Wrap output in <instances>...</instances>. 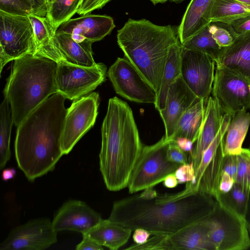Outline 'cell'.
Here are the masks:
<instances>
[{
	"label": "cell",
	"mask_w": 250,
	"mask_h": 250,
	"mask_svg": "<svg viewBox=\"0 0 250 250\" xmlns=\"http://www.w3.org/2000/svg\"><path fill=\"white\" fill-rule=\"evenodd\" d=\"M216 204L213 196L187 182L176 193L148 198L138 194L116 201L108 219L132 230L143 228L154 235H169L207 218Z\"/></svg>",
	"instance_id": "obj_1"
},
{
	"label": "cell",
	"mask_w": 250,
	"mask_h": 250,
	"mask_svg": "<svg viewBox=\"0 0 250 250\" xmlns=\"http://www.w3.org/2000/svg\"><path fill=\"white\" fill-rule=\"evenodd\" d=\"M65 99L59 93L52 95L17 126L15 158L30 182L53 171L63 155L61 142L67 109Z\"/></svg>",
	"instance_id": "obj_2"
},
{
	"label": "cell",
	"mask_w": 250,
	"mask_h": 250,
	"mask_svg": "<svg viewBox=\"0 0 250 250\" xmlns=\"http://www.w3.org/2000/svg\"><path fill=\"white\" fill-rule=\"evenodd\" d=\"M101 135L100 170L106 188L117 191L127 187L144 146L125 102L117 97L109 100Z\"/></svg>",
	"instance_id": "obj_3"
},
{
	"label": "cell",
	"mask_w": 250,
	"mask_h": 250,
	"mask_svg": "<svg viewBox=\"0 0 250 250\" xmlns=\"http://www.w3.org/2000/svg\"><path fill=\"white\" fill-rule=\"evenodd\" d=\"M118 44L126 58L157 95L170 48L179 41L177 27L146 19H129L118 31Z\"/></svg>",
	"instance_id": "obj_4"
},
{
	"label": "cell",
	"mask_w": 250,
	"mask_h": 250,
	"mask_svg": "<svg viewBox=\"0 0 250 250\" xmlns=\"http://www.w3.org/2000/svg\"><path fill=\"white\" fill-rule=\"evenodd\" d=\"M58 63L50 59L27 54L14 60L3 90L14 124L18 126L40 104L57 93Z\"/></svg>",
	"instance_id": "obj_5"
},
{
	"label": "cell",
	"mask_w": 250,
	"mask_h": 250,
	"mask_svg": "<svg viewBox=\"0 0 250 250\" xmlns=\"http://www.w3.org/2000/svg\"><path fill=\"white\" fill-rule=\"evenodd\" d=\"M171 142L163 136L152 145L143 146L128 183L129 193L153 188L181 165L167 159V149Z\"/></svg>",
	"instance_id": "obj_6"
},
{
	"label": "cell",
	"mask_w": 250,
	"mask_h": 250,
	"mask_svg": "<svg viewBox=\"0 0 250 250\" xmlns=\"http://www.w3.org/2000/svg\"><path fill=\"white\" fill-rule=\"evenodd\" d=\"M35 43L28 16L0 11V73L9 62L27 54H34Z\"/></svg>",
	"instance_id": "obj_7"
},
{
	"label": "cell",
	"mask_w": 250,
	"mask_h": 250,
	"mask_svg": "<svg viewBox=\"0 0 250 250\" xmlns=\"http://www.w3.org/2000/svg\"><path fill=\"white\" fill-rule=\"evenodd\" d=\"M206 219L209 238L215 250H244L250 247L249 232L243 218L216 201Z\"/></svg>",
	"instance_id": "obj_8"
},
{
	"label": "cell",
	"mask_w": 250,
	"mask_h": 250,
	"mask_svg": "<svg viewBox=\"0 0 250 250\" xmlns=\"http://www.w3.org/2000/svg\"><path fill=\"white\" fill-rule=\"evenodd\" d=\"M106 66L97 63L92 67L58 63L55 82L57 93L65 99L77 100L93 91L105 80Z\"/></svg>",
	"instance_id": "obj_9"
},
{
	"label": "cell",
	"mask_w": 250,
	"mask_h": 250,
	"mask_svg": "<svg viewBox=\"0 0 250 250\" xmlns=\"http://www.w3.org/2000/svg\"><path fill=\"white\" fill-rule=\"evenodd\" d=\"M211 92L222 113L250 108V82L227 68L216 66Z\"/></svg>",
	"instance_id": "obj_10"
},
{
	"label": "cell",
	"mask_w": 250,
	"mask_h": 250,
	"mask_svg": "<svg viewBox=\"0 0 250 250\" xmlns=\"http://www.w3.org/2000/svg\"><path fill=\"white\" fill-rule=\"evenodd\" d=\"M99 102V93L92 92L73 101L67 108L61 142L63 155L68 154L94 125L98 113Z\"/></svg>",
	"instance_id": "obj_11"
},
{
	"label": "cell",
	"mask_w": 250,
	"mask_h": 250,
	"mask_svg": "<svg viewBox=\"0 0 250 250\" xmlns=\"http://www.w3.org/2000/svg\"><path fill=\"white\" fill-rule=\"evenodd\" d=\"M107 74L116 93L122 97L137 103L156 104V91L126 58H118Z\"/></svg>",
	"instance_id": "obj_12"
},
{
	"label": "cell",
	"mask_w": 250,
	"mask_h": 250,
	"mask_svg": "<svg viewBox=\"0 0 250 250\" xmlns=\"http://www.w3.org/2000/svg\"><path fill=\"white\" fill-rule=\"evenodd\" d=\"M57 233L49 218L32 219L13 228L0 244V250H45L57 242Z\"/></svg>",
	"instance_id": "obj_13"
},
{
	"label": "cell",
	"mask_w": 250,
	"mask_h": 250,
	"mask_svg": "<svg viewBox=\"0 0 250 250\" xmlns=\"http://www.w3.org/2000/svg\"><path fill=\"white\" fill-rule=\"evenodd\" d=\"M215 61L208 55L181 46V76L199 99L207 101L214 79Z\"/></svg>",
	"instance_id": "obj_14"
},
{
	"label": "cell",
	"mask_w": 250,
	"mask_h": 250,
	"mask_svg": "<svg viewBox=\"0 0 250 250\" xmlns=\"http://www.w3.org/2000/svg\"><path fill=\"white\" fill-rule=\"evenodd\" d=\"M227 126L226 123H222L217 136L204 152L195 171V182L193 184L195 188L213 197L217 191L222 172L224 157L223 138Z\"/></svg>",
	"instance_id": "obj_15"
},
{
	"label": "cell",
	"mask_w": 250,
	"mask_h": 250,
	"mask_svg": "<svg viewBox=\"0 0 250 250\" xmlns=\"http://www.w3.org/2000/svg\"><path fill=\"white\" fill-rule=\"evenodd\" d=\"M103 219L99 213L84 202L69 200L64 203L56 212L52 225L57 232L70 230L83 234Z\"/></svg>",
	"instance_id": "obj_16"
},
{
	"label": "cell",
	"mask_w": 250,
	"mask_h": 250,
	"mask_svg": "<svg viewBox=\"0 0 250 250\" xmlns=\"http://www.w3.org/2000/svg\"><path fill=\"white\" fill-rule=\"evenodd\" d=\"M115 25L113 18L102 15H83L71 19L62 24L55 34H70L78 42H89L93 43L102 40L109 34Z\"/></svg>",
	"instance_id": "obj_17"
},
{
	"label": "cell",
	"mask_w": 250,
	"mask_h": 250,
	"mask_svg": "<svg viewBox=\"0 0 250 250\" xmlns=\"http://www.w3.org/2000/svg\"><path fill=\"white\" fill-rule=\"evenodd\" d=\"M199 99L180 76L168 89L165 107L159 111L165 128V138L168 141L185 112Z\"/></svg>",
	"instance_id": "obj_18"
},
{
	"label": "cell",
	"mask_w": 250,
	"mask_h": 250,
	"mask_svg": "<svg viewBox=\"0 0 250 250\" xmlns=\"http://www.w3.org/2000/svg\"><path fill=\"white\" fill-rule=\"evenodd\" d=\"M222 111L212 97L207 101L204 120L196 145L190 154V162L195 171L198 167L203 154L217 136L221 126Z\"/></svg>",
	"instance_id": "obj_19"
},
{
	"label": "cell",
	"mask_w": 250,
	"mask_h": 250,
	"mask_svg": "<svg viewBox=\"0 0 250 250\" xmlns=\"http://www.w3.org/2000/svg\"><path fill=\"white\" fill-rule=\"evenodd\" d=\"M215 64L250 82V32L238 35L232 44L225 47Z\"/></svg>",
	"instance_id": "obj_20"
},
{
	"label": "cell",
	"mask_w": 250,
	"mask_h": 250,
	"mask_svg": "<svg viewBox=\"0 0 250 250\" xmlns=\"http://www.w3.org/2000/svg\"><path fill=\"white\" fill-rule=\"evenodd\" d=\"M207 220L192 223L167 235L171 250H215L210 241Z\"/></svg>",
	"instance_id": "obj_21"
},
{
	"label": "cell",
	"mask_w": 250,
	"mask_h": 250,
	"mask_svg": "<svg viewBox=\"0 0 250 250\" xmlns=\"http://www.w3.org/2000/svg\"><path fill=\"white\" fill-rule=\"evenodd\" d=\"M214 0H191L177 27L181 44L211 23Z\"/></svg>",
	"instance_id": "obj_22"
},
{
	"label": "cell",
	"mask_w": 250,
	"mask_h": 250,
	"mask_svg": "<svg viewBox=\"0 0 250 250\" xmlns=\"http://www.w3.org/2000/svg\"><path fill=\"white\" fill-rule=\"evenodd\" d=\"M53 41L64 62L84 67H92L97 64L93 57V43L77 42L66 33L55 34Z\"/></svg>",
	"instance_id": "obj_23"
},
{
	"label": "cell",
	"mask_w": 250,
	"mask_h": 250,
	"mask_svg": "<svg viewBox=\"0 0 250 250\" xmlns=\"http://www.w3.org/2000/svg\"><path fill=\"white\" fill-rule=\"evenodd\" d=\"M132 231L107 219H103L83 234L87 235L102 246L117 250L127 243Z\"/></svg>",
	"instance_id": "obj_24"
},
{
	"label": "cell",
	"mask_w": 250,
	"mask_h": 250,
	"mask_svg": "<svg viewBox=\"0 0 250 250\" xmlns=\"http://www.w3.org/2000/svg\"><path fill=\"white\" fill-rule=\"evenodd\" d=\"M207 101L197 99L183 115L168 141L174 142L179 137L186 138L193 143L197 141L204 120Z\"/></svg>",
	"instance_id": "obj_25"
},
{
	"label": "cell",
	"mask_w": 250,
	"mask_h": 250,
	"mask_svg": "<svg viewBox=\"0 0 250 250\" xmlns=\"http://www.w3.org/2000/svg\"><path fill=\"white\" fill-rule=\"evenodd\" d=\"M250 125V112L238 111L231 116L223 138V152L238 155L242 150V144Z\"/></svg>",
	"instance_id": "obj_26"
},
{
	"label": "cell",
	"mask_w": 250,
	"mask_h": 250,
	"mask_svg": "<svg viewBox=\"0 0 250 250\" xmlns=\"http://www.w3.org/2000/svg\"><path fill=\"white\" fill-rule=\"evenodd\" d=\"M181 50L180 41L169 49L165 66L161 88L155 107L158 111L163 109L170 86L181 76Z\"/></svg>",
	"instance_id": "obj_27"
},
{
	"label": "cell",
	"mask_w": 250,
	"mask_h": 250,
	"mask_svg": "<svg viewBox=\"0 0 250 250\" xmlns=\"http://www.w3.org/2000/svg\"><path fill=\"white\" fill-rule=\"evenodd\" d=\"M13 118L9 103L4 98L0 106V169H2L10 159V147Z\"/></svg>",
	"instance_id": "obj_28"
},
{
	"label": "cell",
	"mask_w": 250,
	"mask_h": 250,
	"mask_svg": "<svg viewBox=\"0 0 250 250\" xmlns=\"http://www.w3.org/2000/svg\"><path fill=\"white\" fill-rule=\"evenodd\" d=\"M250 191L235 183L226 193H217L214 198L222 207L244 219Z\"/></svg>",
	"instance_id": "obj_29"
},
{
	"label": "cell",
	"mask_w": 250,
	"mask_h": 250,
	"mask_svg": "<svg viewBox=\"0 0 250 250\" xmlns=\"http://www.w3.org/2000/svg\"><path fill=\"white\" fill-rule=\"evenodd\" d=\"M209 24L181 44V46L187 49L205 53L211 57L216 62L225 47L219 46L212 38Z\"/></svg>",
	"instance_id": "obj_30"
},
{
	"label": "cell",
	"mask_w": 250,
	"mask_h": 250,
	"mask_svg": "<svg viewBox=\"0 0 250 250\" xmlns=\"http://www.w3.org/2000/svg\"><path fill=\"white\" fill-rule=\"evenodd\" d=\"M250 14V7L235 0H214L211 13V22L229 23Z\"/></svg>",
	"instance_id": "obj_31"
},
{
	"label": "cell",
	"mask_w": 250,
	"mask_h": 250,
	"mask_svg": "<svg viewBox=\"0 0 250 250\" xmlns=\"http://www.w3.org/2000/svg\"><path fill=\"white\" fill-rule=\"evenodd\" d=\"M83 0H56L49 4L46 16L55 33L57 28L77 13Z\"/></svg>",
	"instance_id": "obj_32"
},
{
	"label": "cell",
	"mask_w": 250,
	"mask_h": 250,
	"mask_svg": "<svg viewBox=\"0 0 250 250\" xmlns=\"http://www.w3.org/2000/svg\"><path fill=\"white\" fill-rule=\"evenodd\" d=\"M28 17L32 26L35 43L33 55H38L50 44L55 33L46 17L31 14Z\"/></svg>",
	"instance_id": "obj_33"
},
{
	"label": "cell",
	"mask_w": 250,
	"mask_h": 250,
	"mask_svg": "<svg viewBox=\"0 0 250 250\" xmlns=\"http://www.w3.org/2000/svg\"><path fill=\"white\" fill-rule=\"evenodd\" d=\"M209 25L212 38L221 47L230 45L238 36L229 23L211 22Z\"/></svg>",
	"instance_id": "obj_34"
},
{
	"label": "cell",
	"mask_w": 250,
	"mask_h": 250,
	"mask_svg": "<svg viewBox=\"0 0 250 250\" xmlns=\"http://www.w3.org/2000/svg\"><path fill=\"white\" fill-rule=\"evenodd\" d=\"M237 167L235 182L250 191V150L243 148L237 155Z\"/></svg>",
	"instance_id": "obj_35"
},
{
	"label": "cell",
	"mask_w": 250,
	"mask_h": 250,
	"mask_svg": "<svg viewBox=\"0 0 250 250\" xmlns=\"http://www.w3.org/2000/svg\"><path fill=\"white\" fill-rule=\"evenodd\" d=\"M0 11L19 16L33 14V7L28 0H0Z\"/></svg>",
	"instance_id": "obj_36"
},
{
	"label": "cell",
	"mask_w": 250,
	"mask_h": 250,
	"mask_svg": "<svg viewBox=\"0 0 250 250\" xmlns=\"http://www.w3.org/2000/svg\"><path fill=\"white\" fill-rule=\"evenodd\" d=\"M126 250H171L167 235H154V236L142 245L134 244L126 248Z\"/></svg>",
	"instance_id": "obj_37"
},
{
	"label": "cell",
	"mask_w": 250,
	"mask_h": 250,
	"mask_svg": "<svg viewBox=\"0 0 250 250\" xmlns=\"http://www.w3.org/2000/svg\"><path fill=\"white\" fill-rule=\"evenodd\" d=\"M174 174L178 184L187 182H191L193 184L195 183V170L192 162L180 165Z\"/></svg>",
	"instance_id": "obj_38"
},
{
	"label": "cell",
	"mask_w": 250,
	"mask_h": 250,
	"mask_svg": "<svg viewBox=\"0 0 250 250\" xmlns=\"http://www.w3.org/2000/svg\"><path fill=\"white\" fill-rule=\"evenodd\" d=\"M167 157L169 161L180 165L188 163L186 152L181 149L174 142H171L168 146Z\"/></svg>",
	"instance_id": "obj_39"
},
{
	"label": "cell",
	"mask_w": 250,
	"mask_h": 250,
	"mask_svg": "<svg viewBox=\"0 0 250 250\" xmlns=\"http://www.w3.org/2000/svg\"><path fill=\"white\" fill-rule=\"evenodd\" d=\"M111 0H83L77 13L85 15L102 8Z\"/></svg>",
	"instance_id": "obj_40"
},
{
	"label": "cell",
	"mask_w": 250,
	"mask_h": 250,
	"mask_svg": "<svg viewBox=\"0 0 250 250\" xmlns=\"http://www.w3.org/2000/svg\"><path fill=\"white\" fill-rule=\"evenodd\" d=\"M237 167L236 155L227 154L224 155L222 172L229 175L236 181Z\"/></svg>",
	"instance_id": "obj_41"
},
{
	"label": "cell",
	"mask_w": 250,
	"mask_h": 250,
	"mask_svg": "<svg viewBox=\"0 0 250 250\" xmlns=\"http://www.w3.org/2000/svg\"><path fill=\"white\" fill-rule=\"evenodd\" d=\"M229 23L237 35L250 32V14L234 20Z\"/></svg>",
	"instance_id": "obj_42"
},
{
	"label": "cell",
	"mask_w": 250,
	"mask_h": 250,
	"mask_svg": "<svg viewBox=\"0 0 250 250\" xmlns=\"http://www.w3.org/2000/svg\"><path fill=\"white\" fill-rule=\"evenodd\" d=\"M83 235V240L78 244L76 249L77 250H103V246L98 244L95 240L85 234Z\"/></svg>",
	"instance_id": "obj_43"
},
{
	"label": "cell",
	"mask_w": 250,
	"mask_h": 250,
	"mask_svg": "<svg viewBox=\"0 0 250 250\" xmlns=\"http://www.w3.org/2000/svg\"><path fill=\"white\" fill-rule=\"evenodd\" d=\"M28 0L33 7V14L41 17H45L46 16L48 8V2L47 0Z\"/></svg>",
	"instance_id": "obj_44"
},
{
	"label": "cell",
	"mask_w": 250,
	"mask_h": 250,
	"mask_svg": "<svg viewBox=\"0 0 250 250\" xmlns=\"http://www.w3.org/2000/svg\"><path fill=\"white\" fill-rule=\"evenodd\" d=\"M151 234L148 231L144 229L137 228L134 230L132 238L136 244L142 245L148 240Z\"/></svg>",
	"instance_id": "obj_45"
},
{
	"label": "cell",
	"mask_w": 250,
	"mask_h": 250,
	"mask_svg": "<svg viewBox=\"0 0 250 250\" xmlns=\"http://www.w3.org/2000/svg\"><path fill=\"white\" fill-rule=\"evenodd\" d=\"M173 142H174L181 149L186 152L189 153L190 154L192 151V145L193 143L190 140L186 138H177Z\"/></svg>",
	"instance_id": "obj_46"
},
{
	"label": "cell",
	"mask_w": 250,
	"mask_h": 250,
	"mask_svg": "<svg viewBox=\"0 0 250 250\" xmlns=\"http://www.w3.org/2000/svg\"><path fill=\"white\" fill-rule=\"evenodd\" d=\"M164 186L167 188H175L178 184L177 179L174 173L167 175L163 181Z\"/></svg>",
	"instance_id": "obj_47"
},
{
	"label": "cell",
	"mask_w": 250,
	"mask_h": 250,
	"mask_svg": "<svg viewBox=\"0 0 250 250\" xmlns=\"http://www.w3.org/2000/svg\"><path fill=\"white\" fill-rule=\"evenodd\" d=\"M16 175V170L13 167L4 169L1 173V178L3 181H7L14 178Z\"/></svg>",
	"instance_id": "obj_48"
},
{
	"label": "cell",
	"mask_w": 250,
	"mask_h": 250,
	"mask_svg": "<svg viewBox=\"0 0 250 250\" xmlns=\"http://www.w3.org/2000/svg\"><path fill=\"white\" fill-rule=\"evenodd\" d=\"M244 220L248 231L250 233V191L249 193L247 210L244 216Z\"/></svg>",
	"instance_id": "obj_49"
},
{
	"label": "cell",
	"mask_w": 250,
	"mask_h": 250,
	"mask_svg": "<svg viewBox=\"0 0 250 250\" xmlns=\"http://www.w3.org/2000/svg\"><path fill=\"white\" fill-rule=\"evenodd\" d=\"M250 8V0H235Z\"/></svg>",
	"instance_id": "obj_50"
},
{
	"label": "cell",
	"mask_w": 250,
	"mask_h": 250,
	"mask_svg": "<svg viewBox=\"0 0 250 250\" xmlns=\"http://www.w3.org/2000/svg\"><path fill=\"white\" fill-rule=\"evenodd\" d=\"M150 0L154 4H156L159 3H164L168 0Z\"/></svg>",
	"instance_id": "obj_51"
},
{
	"label": "cell",
	"mask_w": 250,
	"mask_h": 250,
	"mask_svg": "<svg viewBox=\"0 0 250 250\" xmlns=\"http://www.w3.org/2000/svg\"><path fill=\"white\" fill-rule=\"evenodd\" d=\"M170 0L172 1V2H175V3H180V2H182V1H183L185 0Z\"/></svg>",
	"instance_id": "obj_52"
},
{
	"label": "cell",
	"mask_w": 250,
	"mask_h": 250,
	"mask_svg": "<svg viewBox=\"0 0 250 250\" xmlns=\"http://www.w3.org/2000/svg\"><path fill=\"white\" fill-rule=\"evenodd\" d=\"M55 0H47V1L48 2V5H49V4L54 2Z\"/></svg>",
	"instance_id": "obj_53"
},
{
	"label": "cell",
	"mask_w": 250,
	"mask_h": 250,
	"mask_svg": "<svg viewBox=\"0 0 250 250\" xmlns=\"http://www.w3.org/2000/svg\"><path fill=\"white\" fill-rule=\"evenodd\" d=\"M249 150H250V147H249Z\"/></svg>",
	"instance_id": "obj_54"
}]
</instances>
